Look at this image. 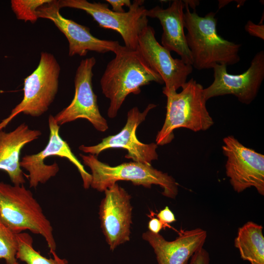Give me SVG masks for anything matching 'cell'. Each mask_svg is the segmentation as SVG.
<instances>
[{
    "label": "cell",
    "instance_id": "obj_1",
    "mask_svg": "<svg viewBox=\"0 0 264 264\" xmlns=\"http://www.w3.org/2000/svg\"><path fill=\"white\" fill-rule=\"evenodd\" d=\"M114 53L115 57L107 64L100 79L102 93L110 100L107 114L110 118L117 116L130 94H139L142 87L153 82L163 84L137 49L119 44Z\"/></svg>",
    "mask_w": 264,
    "mask_h": 264
},
{
    "label": "cell",
    "instance_id": "obj_2",
    "mask_svg": "<svg viewBox=\"0 0 264 264\" xmlns=\"http://www.w3.org/2000/svg\"><path fill=\"white\" fill-rule=\"evenodd\" d=\"M184 1V0H183ZM184 27L186 38L191 53L192 66L198 70L213 68L217 65H233L240 61L242 45L224 39L217 30L216 13L199 16L191 12L184 1Z\"/></svg>",
    "mask_w": 264,
    "mask_h": 264
},
{
    "label": "cell",
    "instance_id": "obj_3",
    "mask_svg": "<svg viewBox=\"0 0 264 264\" xmlns=\"http://www.w3.org/2000/svg\"><path fill=\"white\" fill-rule=\"evenodd\" d=\"M181 88L179 93L163 88L162 92L167 97L166 114L163 126L156 136L157 145L171 143L176 129L186 128L197 132L206 131L214 124L206 106L202 85L191 78Z\"/></svg>",
    "mask_w": 264,
    "mask_h": 264
},
{
    "label": "cell",
    "instance_id": "obj_4",
    "mask_svg": "<svg viewBox=\"0 0 264 264\" xmlns=\"http://www.w3.org/2000/svg\"><path fill=\"white\" fill-rule=\"evenodd\" d=\"M0 219L16 234L28 230L42 236L50 251L56 250L52 226L32 192L23 184L0 182Z\"/></svg>",
    "mask_w": 264,
    "mask_h": 264
},
{
    "label": "cell",
    "instance_id": "obj_5",
    "mask_svg": "<svg viewBox=\"0 0 264 264\" xmlns=\"http://www.w3.org/2000/svg\"><path fill=\"white\" fill-rule=\"evenodd\" d=\"M79 155L84 164L91 170L90 187L99 192H104L118 181L126 180L147 188L153 185H159L162 189V195L170 198L175 199L178 194L176 180L151 164L133 161L111 166L99 160L94 155Z\"/></svg>",
    "mask_w": 264,
    "mask_h": 264
},
{
    "label": "cell",
    "instance_id": "obj_6",
    "mask_svg": "<svg viewBox=\"0 0 264 264\" xmlns=\"http://www.w3.org/2000/svg\"><path fill=\"white\" fill-rule=\"evenodd\" d=\"M60 70L53 54L42 52L38 66L24 79L22 100L0 122V130L21 113L38 117L45 112L57 93Z\"/></svg>",
    "mask_w": 264,
    "mask_h": 264
},
{
    "label": "cell",
    "instance_id": "obj_7",
    "mask_svg": "<svg viewBox=\"0 0 264 264\" xmlns=\"http://www.w3.org/2000/svg\"><path fill=\"white\" fill-rule=\"evenodd\" d=\"M61 8L69 7L82 10L90 15L99 25L118 32L122 38L125 46L132 50L138 47V37L148 25L147 9L144 0H134L127 12L118 13L100 2H90L86 0H59Z\"/></svg>",
    "mask_w": 264,
    "mask_h": 264
},
{
    "label": "cell",
    "instance_id": "obj_8",
    "mask_svg": "<svg viewBox=\"0 0 264 264\" xmlns=\"http://www.w3.org/2000/svg\"><path fill=\"white\" fill-rule=\"evenodd\" d=\"M227 157L226 174L233 189L241 193L251 187L264 195V155L246 147L232 135L223 139Z\"/></svg>",
    "mask_w": 264,
    "mask_h": 264
},
{
    "label": "cell",
    "instance_id": "obj_9",
    "mask_svg": "<svg viewBox=\"0 0 264 264\" xmlns=\"http://www.w3.org/2000/svg\"><path fill=\"white\" fill-rule=\"evenodd\" d=\"M96 62L94 57L82 60L74 78L75 94L70 104L57 113L54 119L60 126L79 118L88 121L97 131H106L108 124L101 114L97 97L93 90V67Z\"/></svg>",
    "mask_w": 264,
    "mask_h": 264
},
{
    "label": "cell",
    "instance_id": "obj_10",
    "mask_svg": "<svg viewBox=\"0 0 264 264\" xmlns=\"http://www.w3.org/2000/svg\"><path fill=\"white\" fill-rule=\"evenodd\" d=\"M213 70V82L203 90L206 101L214 97L232 94L241 103L250 104L257 96L264 78V51L258 52L249 67L242 74L228 73L224 65H217Z\"/></svg>",
    "mask_w": 264,
    "mask_h": 264
},
{
    "label": "cell",
    "instance_id": "obj_11",
    "mask_svg": "<svg viewBox=\"0 0 264 264\" xmlns=\"http://www.w3.org/2000/svg\"><path fill=\"white\" fill-rule=\"evenodd\" d=\"M156 107L154 104H150L142 112L136 107L132 108L128 111L125 125L118 133L102 139L101 142L95 145H82L79 149L97 156L107 149L122 148L128 152L125 158L132 159L134 162L151 164L153 161L158 159L156 152L158 145L155 143L141 142L136 137V131L149 111Z\"/></svg>",
    "mask_w": 264,
    "mask_h": 264
},
{
    "label": "cell",
    "instance_id": "obj_12",
    "mask_svg": "<svg viewBox=\"0 0 264 264\" xmlns=\"http://www.w3.org/2000/svg\"><path fill=\"white\" fill-rule=\"evenodd\" d=\"M99 209L100 226L110 249L129 242L132 224L131 196L117 183L105 191Z\"/></svg>",
    "mask_w": 264,
    "mask_h": 264
},
{
    "label": "cell",
    "instance_id": "obj_13",
    "mask_svg": "<svg viewBox=\"0 0 264 264\" xmlns=\"http://www.w3.org/2000/svg\"><path fill=\"white\" fill-rule=\"evenodd\" d=\"M137 50L149 66L160 76L165 89L177 90L193 71L192 66L173 58L171 52L158 42L151 26H147L139 35Z\"/></svg>",
    "mask_w": 264,
    "mask_h": 264
},
{
    "label": "cell",
    "instance_id": "obj_14",
    "mask_svg": "<svg viewBox=\"0 0 264 264\" xmlns=\"http://www.w3.org/2000/svg\"><path fill=\"white\" fill-rule=\"evenodd\" d=\"M59 0H50L37 9L38 18L51 21L66 38L68 42V55L85 56L88 51L99 53L115 51L119 42L117 41L100 39L93 36L90 29L61 14Z\"/></svg>",
    "mask_w": 264,
    "mask_h": 264
},
{
    "label": "cell",
    "instance_id": "obj_15",
    "mask_svg": "<svg viewBox=\"0 0 264 264\" xmlns=\"http://www.w3.org/2000/svg\"><path fill=\"white\" fill-rule=\"evenodd\" d=\"M142 237L153 248L158 264H188L194 254L203 247L207 232L199 228L181 229L178 237L172 241L149 230Z\"/></svg>",
    "mask_w": 264,
    "mask_h": 264
},
{
    "label": "cell",
    "instance_id": "obj_16",
    "mask_svg": "<svg viewBox=\"0 0 264 264\" xmlns=\"http://www.w3.org/2000/svg\"><path fill=\"white\" fill-rule=\"evenodd\" d=\"M183 0H173L166 8L159 5L147 9V17L157 19L162 26L161 45L176 52L184 63L192 66L193 60L184 33Z\"/></svg>",
    "mask_w": 264,
    "mask_h": 264
},
{
    "label": "cell",
    "instance_id": "obj_17",
    "mask_svg": "<svg viewBox=\"0 0 264 264\" xmlns=\"http://www.w3.org/2000/svg\"><path fill=\"white\" fill-rule=\"evenodd\" d=\"M41 134L40 131L30 129L25 123L20 124L9 132L0 130V170L7 173L14 185H22L25 182L20 165L22 149Z\"/></svg>",
    "mask_w": 264,
    "mask_h": 264
},
{
    "label": "cell",
    "instance_id": "obj_18",
    "mask_svg": "<svg viewBox=\"0 0 264 264\" xmlns=\"http://www.w3.org/2000/svg\"><path fill=\"white\" fill-rule=\"evenodd\" d=\"M262 225L248 221L240 227L234 246L241 257L251 264H264V236Z\"/></svg>",
    "mask_w": 264,
    "mask_h": 264
},
{
    "label": "cell",
    "instance_id": "obj_19",
    "mask_svg": "<svg viewBox=\"0 0 264 264\" xmlns=\"http://www.w3.org/2000/svg\"><path fill=\"white\" fill-rule=\"evenodd\" d=\"M18 249L16 258L26 264H69L65 259L59 257L55 251H50L53 256L49 259L42 256L36 251L33 245L32 237L27 233L22 232L17 234ZM16 264H20L18 262Z\"/></svg>",
    "mask_w": 264,
    "mask_h": 264
},
{
    "label": "cell",
    "instance_id": "obj_20",
    "mask_svg": "<svg viewBox=\"0 0 264 264\" xmlns=\"http://www.w3.org/2000/svg\"><path fill=\"white\" fill-rule=\"evenodd\" d=\"M17 249V234L0 219V259H3L6 264H16Z\"/></svg>",
    "mask_w": 264,
    "mask_h": 264
},
{
    "label": "cell",
    "instance_id": "obj_21",
    "mask_svg": "<svg viewBox=\"0 0 264 264\" xmlns=\"http://www.w3.org/2000/svg\"><path fill=\"white\" fill-rule=\"evenodd\" d=\"M50 0H12L11 7L17 19L35 23L39 19L37 9Z\"/></svg>",
    "mask_w": 264,
    "mask_h": 264
},
{
    "label": "cell",
    "instance_id": "obj_22",
    "mask_svg": "<svg viewBox=\"0 0 264 264\" xmlns=\"http://www.w3.org/2000/svg\"><path fill=\"white\" fill-rule=\"evenodd\" d=\"M156 217L163 224L164 228L166 227H171L169 224L176 220L174 214L167 206L160 210L156 214Z\"/></svg>",
    "mask_w": 264,
    "mask_h": 264
},
{
    "label": "cell",
    "instance_id": "obj_23",
    "mask_svg": "<svg viewBox=\"0 0 264 264\" xmlns=\"http://www.w3.org/2000/svg\"><path fill=\"white\" fill-rule=\"evenodd\" d=\"M245 30L250 35L264 40V25L257 24L248 21L244 27Z\"/></svg>",
    "mask_w": 264,
    "mask_h": 264
},
{
    "label": "cell",
    "instance_id": "obj_24",
    "mask_svg": "<svg viewBox=\"0 0 264 264\" xmlns=\"http://www.w3.org/2000/svg\"><path fill=\"white\" fill-rule=\"evenodd\" d=\"M209 253L202 247L194 254L188 264H209Z\"/></svg>",
    "mask_w": 264,
    "mask_h": 264
},
{
    "label": "cell",
    "instance_id": "obj_25",
    "mask_svg": "<svg viewBox=\"0 0 264 264\" xmlns=\"http://www.w3.org/2000/svg\"><path fill=\"white\" fill-rule=\"evenodd\" d=\"M112 7V10L118 13L125 12L123 6L130 7L132 2L130 0H106Z\"/></svg>",
    "mask_w": 264,
    "mask_h": 264
},
{
    "label": "cell",
    "instance_id": "obj_26",
    "mask_svg": "<svg viewBox=\"0 0 264 264\" xmlns=\"http://www.w3.org/2000/svg\"><path fill=\"white\" fill-rule=\"evenodd\" d=\"M148 230L154 234H159L161 230L164 228V225L159 219L152 218L148 224Z\"/></svg>",
    "mask_w": 264,
    "mask_h": 264
}]
</instances>
